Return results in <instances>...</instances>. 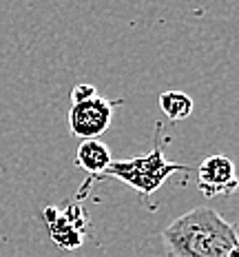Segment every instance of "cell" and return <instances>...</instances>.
Wrapping results in <instances>:
<instances>
[{
    "mask_svg": "<svg viewBox=\"0 0 239 257\" xmlns=\"http://www.w3.org/2000/svg\"><path fill=\"white\" fill-rule=\"evenodd\" d=\"M162 242L168 257H230L239 237L215 208L197 206L173 219L164 228Z\"/></svg>",
    "mask_w": 239,
    "mask_h": 257,
    "instance_id": "1",
    "label": "cell"
},
{
    "mask_svg": "<svg viewBox=\"0 0 239 257\" xmlns=\"http://www.w3.org/2000/svg\"><path fill=\"white\" fill-rule=\"evenodd\" d=\"M173 173H190V169L184 164L168 162L164 158L162 147H155L151 153L142 155V158L111 162L109 169L104 171V175L118 178L133 191L140 193L142 197H151Z\"/></svg>",
    "mask_w": 239,
    "mask_h": 257,
    "instance_id": "2",
    "label": "cell"
},
{
    "mask_svg": "<svg viewBox=\"0 0 239 257\" xmlns=\"http://www.w3.org/2000/svg\"><path fill=\"white\" fill-rule=\"evenodd\" d=\"M118 102H109L102 95L84 100V102L71 104L69 111V128L80 140H98L111 126L113 120V106Z\"/></svg>",
    "mask_w": 239,
    "mask_h": 257,
    "instance_id": "3",
    "label": "cell"
},
{
    "mask_svg": "<svg viewBox=\"0 0 239 257\" xmlns=\"http://www.w3.org/2000/svg\"><path fill=\"white\" fill-rule=\"evenodd\" d=\"M197 186L206 197L230 195L239 189L237 169L226 155H208L197 169Z\"/></svg>",
    "mask_w": 239,
    "mask_h": 257,
    "instance_id": "4",
    "label": "cell"
},
{
    "mask_svg": "<svg viewBox=\"0 0 239 257\" xmlns=\"http://www.w3.org/2000/svg\"><path fill=\"white\" fill-rule=\"evenodd\" d=\"M113 162L109 147L100 140H82L76 153V164L80 169H84L91 175H104V171L109 169V164Z\"/></svg>",
    "mask_w": 239,
    "mask_h": 257,
    "instance_id": "5",
    "label": "cell"
},
{
    "mask_svg": "<svg viewBox=\"0 0 239 257\" xmlns=\"http://www.w3.org/2000/svg\"><path fill=\"white\" fill-rule=\"evenodd\" d=\"M159 109L173 122L186 120L193 113V98L188 93H184V91H164L159 95Z\"/></svg>",
    "mask_w": 239,
    "mask_h": 257,
    "instance_id": "6",
    "label": "cell"
},
{
    "mask_svg": "<svg viewBox=\"0 0 239 257\" xmlns=\"http://www.w3.org/2000/svg\"><path fill=\"white\" fill-rule=\"evenodd\" d=\"M93 95H98V89H95L93 84H78V87H73V91H71V104L84 102V100L93 98Z\"/></svg>",
    "mask_w": 239,
    "mask_h": 257,
    "instance_id": "7",
    "label": "cell"
}]
</instances>
